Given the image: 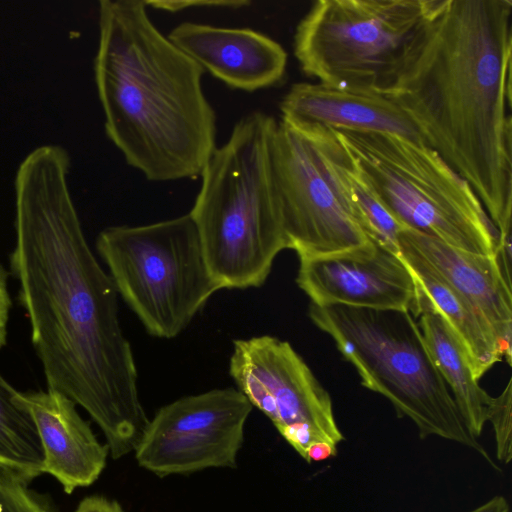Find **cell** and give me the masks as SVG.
Returning a JSON list of instances; mask_svg holds the SVG:
<instances>
[{
    "label": "cell",
    "instance_id": "26",
    "mask_svg": "<svg viewBox=\"0 0 512 512\" xmlns=\"http://www.w3.org/2000/svg\"><path fill=\"white\" fill-rule=\"evenodd\" d=\"M469 512H511L509 504L503 496H494L481 506Z\"/></svg>",
    "mask_w": 512,
    "mask_h": 512
},
{
    "label": "cell",
    "instance_id": "7",
    "mask_svg": "<svg viewBox=\"0 0 512 512\" xmlns=\"http://www.w3.org/2000/svg\"><path fill=\"white\" fill-rule=\"evenodd\" d=\"M96 249L117 294L148 334L173 339L220 289L189 213L103 229Z\"/></svg>",
    "mask_w": 512,
    "mask_h": 512
},
{
    "label": "cell",
    "instance_id": "1",
    "mask_svg": "<svg viewBox=\"0 0 512 512\" xmlns=\"http://www.w3.org/2000/svg\"><path fill=\"white\" fill-rule=\"evenodd\" d=\"M69 168L57 145L36 148L20 164L11 269L47 389L82 407L119 459L135 450L149 419L118 294L84 235Z\"/></svg>",
    "mask_w": 512,
    "mask_h": 512
},
{
    "label": "cell",
    "instance_id": "24",
    "mask_svg": "<svg viewBox=\"0 0 512 512\" xmlns=\"http://www.w3.org/2000/svg\"><path fill=\"white\" fill-rule=\"evenodd\" d=\"M74 512H125L116 501L100 495L84 498Z\"/></svg>",
    "mask_w": 512,
    "mask_h": 512
},
{
    "label": "cell",
    "instance_id": "5",
    "mask_svg": "<svg viewBox=\"0 0 512 512\" xmlns=\"http://www.w3.org/2000/svg\"><path fill=\"white\" fill-rule=\"evenodd\" d=\"M309 317L355 367L361 385L387 398L398 417L416 425L421 439L438 436L460 443L497 468L466 429L411 309L310 304Z\"/></svg>",
    "mask_w": 512,
    "mask_h": 512
},
{
    "label": "cell",
    "instance_id": "15",
    "mask_svg": "<svg viewBox=\"0 0 512 512\" xmlns=\"http://www.w3.org/2000/svg\"><path fill=\"white\" fill-rule=\"evenodd\" d=\"M398 243L419 255L483 315L511 365V281L504 273L499 251L472 253L409 228L400 231Z\"/></svg>",
    "mask_w": 512,
    "mask_h": 512
},
{
    "label": "cell",
    "instance_id": "11",
    "mask_svg": "<svg viewBox=\"0 0 512 512\" xmlns=\"http://www.w3.org/2000/svg\"><path fill=\"white\" fill-rule=\"evenodd\" d=\"M272 164L288 249L298 257L338 253L370 240L325 178L306 137L279 121Z\"/></svg>",
    "mask_w": 512,
    "mask_h": 512
},
{
    "label": "cell",
    "instance_id": "9",
    "mask_svg": "<svg viewBox=\"0 0 512 512\" xmlns=\"http://www.w3.org/2000/svg\"><path fill=\"white\" fill-rule=\"evenodd\" d=\"M229 374L304 460L312 442L337 446L344 439L330 394L289 342L271 335L234 340Z\"/></svg>",
    "mask_w": 512,
    "mask_h": 512
},
{
    "label": "cell",
    "instance_id": "19",
    "mask_svg": "<svg viewBox=\"0 0 512 512\" xmlns=\"http://www.w3.org/2000/svg\"><path fill=\"white\" fill-rule=\"evenodd\" d=\"M16 393L0 374V467L32 481L44 474V454L34 422L15 401Z\"/></svg>",
    "mask_w": 512,
    "mask_h": 512
},
{
    "label": "cell",
    "instance_id": "2",
    "mask_svg": "<svg viewBox=\"0 0 512 512\" xmlns=\"http://www.w3.org/2000/svg\"><path fill=\"white\" fill-rule=\"evenodd\" d=\"M511 246L512 1L436 0L385 95Z\"/></svg>",
    "mask_w": 512,
    "mask_h": 512
},
{
    "label": "cell",
    "instance_id": "22",
    "mask_svg": "<svg viewBox=\"0 0 512 512\" xmlns=\"http://www.w3.org/2000/svg\"><path fill=\"white\" fill-rule=\"evenodd\" d=\"M145 3L147 7L172 13L194 7H220L239 9L251 4V2L247 0H153L145 1Z\"/></svg>",
    "mask_w": 512,
    "mask_h": 512
},
{
    "label": "cell",
    "instance_id": "23",
    "mask_svg": "<svg viewBox=\"0 0 512 512\" xmlns=\"http://www.w3.org/2000/svg\"><path fill=\"white\" fill-rule=\"evenodd\" d=\"M11 309V299L8 290L7 277L0 267V350L7 340V327Z\"/></svg>",
    "mask_w": 512,
    "mask_h": 512
},
{
    "label": "cell",
    "instance_id": "25",
    "mask_svg": "<svg viewBox=\"0 0 512 512\" xmlns=\"http://www.w3.org/2000/svg\"><path fill=\"white\" fill-rule=\"evenodd\" d=\"M337 455V446L326 441H314L306 449L305 461L320 462Z\"/></svg>",
    "mask_w": 512,
    "mask_h": 512
},
{
    "label": "cell",
    "instance_id": "4",
    "mask_svg": "<svg viewBox=\"0 0 512 512\" xmlns=\"http://www.w3.org/2000/svg\"><path fill=\"white\" fill-rule=\"evenodd\" d=\"M276 127L262 111L246 114L200 174L189 215L220 289L262 286L276 256L288 249L272 164Z\"/></svg>",
    "mask_w": 512,
    "mask_h": 512
},
{
    "label": "cell",
    "instance_id": "8",
    "mask_svg": "<svg viewBox=\"0 0 512 512\" xmlns=\"http://www.w3.org/2000/svg\"><path fill=\"white\" fill-rule=\"evenodd\" d=\"M436 0H318L299 21L302 72L341 90L385 95Z\"/></svg>",
    "mask_w": 512,
    "mask_h": 512
},
{
    "label": "cell",
    "instance_id": "13",
    "mask_svg": "<svg viewBox=\"0 0 512 512\" xmlns=\"http://www.w3.org/2000/svg\"><path fill=\"white\" fill-rule=\"evenodd\" d=\"M204 71L232 89L254 92L277 85L288 56L269 36L249 28L183 22L167 35Z\"/></svg>",
    "mask_w": 512,
    "mask_h": 512
},
{
    "label": "cell",
    "instance_id": "14",
    "mask_svg": "<svg viewBox=\"0 0 512 512\" xmlns=\"http://www.w3.org/2000/svg\"><path fill=\"white\" fill-rule=\"evenodd\" d=\"M15 401L32 418L43 454L44 473L53 476L67 494L93 484L107 462L109 449L60 392L17 391Z\"/></svg>",
    "mask_w": 512,
    "mask_h": 512
},
{
    "label": "cell",
    "instance_id": "10",
    "mask_svg": "<svg viewBox=\"0 0 512 512\" xmlns=\"http://www.w3.org/2000/svg\"><path fill=\"white\" fill-rule=\"evenodd\" d=\"M253 406L234 387L179 398L149 419L135 448L143 469L187 475L208 468H236Z\"/></svg>",
    "mask_w": 512,
    "mask_h": 512
},
{
    "label": "cell",
    "instance_id": "16",
    "mask_svg": "<svg viewBox=\"0 0 512 512\" xmlns=\"http://www.w3.org/2000/svg\"><path fill=\"white\" fill-rule=\"evenodd\" d=\"M280 111L281 121L297 129L321 126L334 130L381 132L424 143L409 116L383 95L300 82L293 84L284 95Z\"/></svg>",
    "mask_w": 512,
    "mask_h": 512
},
{
    "label": "cell",
    "instance_id": "17",
    "mask_svg": "<svg viewBox=\"0 0 512 512\" xmlns=\"http://www.w3.org/2000/svg\"><path fill=\"white\" fill-rule=\"evenodd\" d=\"M412 312L466 429L477 439L488 421L493 397L480 387L458 338L418 285Z\"/></svg>",
    "mask_w": 512,
    "mask_h": 512
},
{
    "label": "cell",
    "instance_id": "18",
    "mask_svg": "<svg viewBox=\"0 0 512 512\" xmlns=\"http://www.w3.org/2000/svg\"><path fill=\"white\" fill-rule=\"evenodd\" d=\"M415 282L462 345L477 381L503 358L501 346L483 315L448 285L419 255L399 244Z\"/></svg>",
    "mask_w": 512,
    "mask_h": 512
},
{
    "label": "cell",
    "instance_id": "6",
    "mask_svg": "<svg viewBox=\"0 0 512 512\" xmlns=\"http://www.w3.org/2000/svg\"><path fill=\"white\" fill-rule=\"evenodd\" d=\"M362 176L404 227L472 253L498 250V231L470 184L424 143L335 130Z\"/></svg>",
    "mask_w": 512,
    "mask_h": 512
},
{
    "label": "cell",
    "instance_id": "20",
    "mask_svg": "<svg viewBox=\"0 0 512 512\" xmlns=\"http://www.w3.org/2000/svg\"><path fill=\"white\" fill-rule=\"evenodd\" d=\"M30 483L0 467V512H55L46 497L30 488Z\"/></svg>",
    "mask_w": 512,
    "mask_h": 512
},
{
    "label": "cell",
    "instance_id": "21",
    "mask_svg": "<svg viewBox=\"0 0 512 512\" xmlns=\"http://www.w3.org/2000/svg\"><path fill=\"white\" fill-rule=\"evenodd\" d=\"M512 381H508L506 388L496 398H492L488 421L491 422L496 441L497 459L508 464L512 458Z\"/></svg>",
    "mask_w": 512,
    "mask_h": 512
},
{
    "label": "cell",
    "instance_id": "12",
    "mask_svg": "<svg viewBox=\"0 0 512 512\" xmlns=\"http://www.w3.org/2000/svg\"><path fill=\"white\" fill-rule=\"evenodd\" d=\"M298 258L296 283L313 305L413 308L417 285L411 270L400 254L372 240L338 253Z\"/></svg>",
    "mask_w": 512,
    "mask_h": 512
},
{
    "label": "cell",
    "instance_id": "3",
    "mask_svg": "<svg viewBox=\"0 0 512 512\" xmlns=\"http://www.w3.org/2000/svg\"><path fill=\"white\" fill-rule=\"evenodd\" d=\"M143 0L99 2L95 83L105 132L153 182L200 176L217 147L203 68L164 36Z\"/></svg>",
    "mask_w": 512,
    "mask_h": 512
}]
</instances>
